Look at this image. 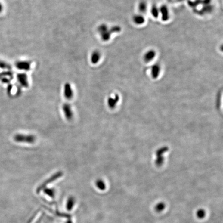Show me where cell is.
I'll use <instances>...</instances> for the list:
<instances>
[{
    "label": "cell",
    "mask_w": 223,
    "mask_h": 223,
    "mask_svg": "<svg viewBox=\"0 0 223 223\" xmlns=\"http://www.w3.org/2000/svg\"><path fill=\"white\" fill-rule=\"evenodd\" d=\"M100 54L98 51H94L91 55V62L93 63H96L100 60Z\"/></svg>",
    "instance_id": "obj_12"
},
{
    "label": "cell",
    "mask_w": 223,
    "mask_h": 223,
    "mask_svg": "<svg viewBox=\"0 0 223 223\" xmlns=\"http://www.w3.org/2000/svg\"><path fill=\"white\" fill-rule=\"evenodd\" d=\"M96 187H98V189H99L100 190H104L105 189V184L103 180H102L101 179H99L98 180H97L96 182Z\"/></svg>",
    "instance_id": "obj_14"
},
{
    "label": "cell",
    "mask_w": 223,
    "mask_h": 223,
    "mask_svg": "<svg viewBox=\"0 0 223 223\" xmlns=\"http://www.w3.org/2000/svg\"><path fill=\"white\" fill-rule=\"evenodd\" d=\"M160 14H161L162 17L164 20H167L169 18V12L168 8L166 6H162L159 8Z\"/></svg>",
    "instance_id": "obj_10"
},
{
    "label": "cell",
    "mask_w": 223,
    "mask_h": 223,
    "mask_svg": "<svg viewBox=\"0 0 223 223\" xmlns=\"http://www.w3.org/2000/svg\"><path fill=\"white\" fill-rule=\"evenodd\" d=\"M151 14L154 17H158L159 15L160 14V11H159V8L156 7V6H153V8H151Z\"/></svg>",
    "instance_id": "obj_17"
},
{
    "label": "cell",
    "mask_w": 223,
    "mask_h": 223,
    "mask_svg": "<svg viewBox=\"0 0 223 223\" xmlns=\"http://www.w3.org/2000/svg\"><path fill=\"white\" fill-rule=\"evenodd\" d=\"M196 216L200 219H202L205 218L206 216V212H205V210H203V209H200L199 210H198L196 212Z\"/></svg>",
    "instance_id": "obj_16"
},
{
    "label": "cell",
    "mask_w": 223,
    "mask_h": 223,
    "mask_svg": "<svg viewBox=\"0 0 223 223\" xmlns=\"http://www.w3.org/2000/svg\"><path fill=\"white\" fill-rule=\"evenodd\" d=\"M156 55V53L154 50H148L145 53V54L144 55V61L146 63H149V62H151L154 59Z\"/></svg>",
    "instance_id": "obj_4"
},
{
    "label": "cell",
    "mask_w": 223,
    "mask_h": 223,
    "mask_svg": "<svg viewBox=\"0 0 223 223\" xmlns=\"http://www.w3.org/2000/svg\"><path fill=\"white\" fill-rule=\"evenodd\" d=\"M63 110L66 118L69 120L71 119L73 117V112L70 105L69 104H64L63 106Z\"/></svg>",
    "instance_id": "obj_3"
},
{
    "label": "cell",
    "mask_w": 223,
    "mask_h": 223,
    "mask_svg": "<svg viewBox=\"0 0 223 223\" xmlns=\"http://www.w3.org/2000/svg\"><path fill=\"white\" fill-rule=\"evenodd\" d=\"M0 67L2 68H9V66H8L6 63H4L3 62L0 61Z\"/></svg>",
    "instance_id": "obj_20"
},
{
    "label": "cell",
    "mask_w": 223,
    "mask_h": 223,
    "mask_svg": "<svg viewBox=\"0 0 223 223\" xmlns=\"http://www.w3.org/2000/svg\"><path fill=\"white\" fill-rule=\"evenodd\" d=\"M145 18L141 14L134 15L133 17V21L136 25H141L145 22Z\"/></svg>",
    "instance_id": "obj_7"
},
{
    "label": "cell",
    "mask_w": 223,
    "mask_h": 223,
    "mask_svg": "<svg viewBox=\"0 0 223 223\" xmlns=\"http://www.w3.org/2000/svg\"><path fill=\"white\" fill-rule=\"evenodd\" d=\"M16 141L21 143L32 144L35 142L36 138L33 135H24V134H18L15 137Z\"/></svg>",
    "instance_id": "obj_2"
},
{
    "label": "cell",
    "mask_w": 223,
    "mask_h": 223,
    "mask_svg": "<svg viewBox=\"0 0 223 223\" xmlns=\"http://www.w3.org/2000/svg\"><path fill=\"white\" fill-rule=\"evenodd\" d=\"M117 97L115 98V99H113V98H109V101H108V103H109V105L110 107H113L114 105H115V103H116L117 101Z\"/></svg>",
    "instance_id": "obj_19"
},
{
    "label": "cell",
    "mask_w": 223,
    "mask_h": 223,
    "mask_svg": "<svg viewBox=\"0 0 223 223\" xmlns=\"http://www.w3.org/2000/svg\"><path fill=\"white\" fill-rule=\"evenodd\" d=\"M64 96L68 100H70L73 98V89L69 83L66 84L64 86Z\"/></svg>",
    "instance_id": "obj_5"
},
{
    "label": "cell",
    "mask_w": 223,
    "mask_h": 223,
    "mask_svg": "<svg viewBox=\"0 0 223 223\" xmlns=\"http://www.w3.org/2000/svg\"><path fill=\"white\" fill-rule=\"evenodd\" d=\"M66 223H73V221L71 220V219H69L67 221V222Z\"/></svg>",
    "instance_id": "obj_22"
},
{
    "label": "cell",
    "mask_w": 223,
    "mask_h": 223,
    "mask_svg": "<svg viewBox=\"0 0 223 223\" xmlns=\"http://www.w3.org/2000/svg\"><path fill=\"white\" fill-rule=\"evenodd\" d=\"M161 71V67L159 64H155L151 68V75L153 78H156L160 74Z\"/></svg>",
    "instance_id": "obj_8"
},
{
    "label": "cell",
    "mask_w": 223,
    "mask_h": 223,
    "mask_svg": "<svg viewBox=\"0 0 223 223\" xmlns=\"http://www.w3.org/2000/svg\"><path fill=\"white\" fill-rule=\"evenodd\" d=\"M16 66L19 69L28 70L30 68V63L28 62H18L17 63Z\"/></svg>",
    "instance_id": "obj_9"
},
{
    "label": "cell",
    "mask_w": 223,
    "mask_h": 223,
    "mask_svg": "<svg viewBox=\"0 0 223 223\" xmlns=\"http://www.w3.org/2000/svg\"><path fill=\"white\" fill-rule=\"evenodd\" d=\"M75 205V199L73 196L69 197L67 200V209L68 211H71L73 209Z\"/></svg>",
    "instance_id": "obj_11"
},
{
    "label": "cell",
    "mask_w": 223,
    "mask_h": 223,
    "mask_svg": "<svg viewBox=\"0 0 223 223\" xmlns=\"http://www.w3.org/2000/svg\"><path fill=\"white\" fill-rule=\"evenodd\" d=\"M165 203L163 202H160L158 204H156V206H155V210L157 212H160L163 210L165 209Z\"/></svg>",
    "instance_id": "obj_15"
},
{
    "label": "cell",
    "mask_w": 223,
    "mask_h": 223,
    "mask_svg": "<svg viewBox=\"0 0 223 223\" xmlns=\"http://www.w3.org/2000/svg\"><path fill=\"white\" fill-rule=\"evenodd\" d=\"M3 5H2V4H1V3H0V13L2 12V11H3Z\"/></svg>",
    "instance_id": "obj_21"
},
{
    "label": "cell",
    "mask_w": 223,
    "mask_h": 223,
    "mask_svg": "<svg viewBox=\"0 0 223 223\" xmlns=\"http://www.w3.org/2000/svg\"><path fill=\"white\" fill-rule=\"evenodd\" d=\"M44 192L48 196L51 198H54L55 197V191L54 190L51 188H45L44 189Z\"/></svg>",
    "instance_id": "obj_13"
},
{
    "label": "cell",
    "mask_w": 223,
    "mask_h": 223,
    "mask_svg": "<svg viewBox=\"0 0 223 223\" xmlns=\"http://www.w3.org/2000/svg\"><path fill=\"white\" fill-rule=\"evenodd\" d=\"M63 175V172L60 171L58 172H56L52 176L47 180H46L45 181L42 183V184H40L39 187H37V189L36 192L37 193L40 192L41 190H44V189H45V187H47V185L49 184L52 183V182L54 181L55 180L60 178V177H61Z\"/></svg>",
    "instance_id": "obj_1"
},
{
    "label": "cell",
    "mask_w": 223,
    "mask_h": 223,
    "mask_svg": "<svg viewBox=\"0 0 223 223\" xmlns=\"http://www.w3.org/2000/svg\"><path fill=\"white\" fill-rule=\"evenodd\" d=\"M147 4L145 2H141L138 5V9L140 12L144 13L147 11Z\"/></svg>",
    "instance_id": "obj_18"
},
{
    "label": "cell",
    "mask_w": 223,
    "mask_h": 223,
    "mask_svg": "<svg viewBox=\"0 0 223 223\" xmlns=\"http://www.w3.org/2000/svg\"><path fill=\"white\" fill-rule=\"evenodd\" d=\"M18 80L22 86L24 87H27L29 85L27 77L26 75L24 73H20L18 75Z\"/></svg>",
    "instance_id": "obj_6"
}]
</instances>
